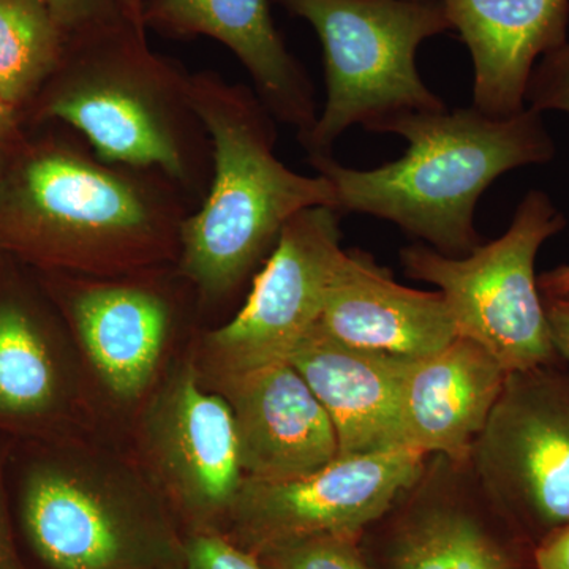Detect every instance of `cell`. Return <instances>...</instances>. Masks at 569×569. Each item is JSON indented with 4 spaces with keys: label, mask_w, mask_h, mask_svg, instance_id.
<instances>
[{
    "label": "cell",
    "mask_w": 569,
    "mask_h": 569,
    "mask_svg": "<svg viewBox=\"0 0 569 569\" xmlns=\"http://www.w3.org/2000/svg\"><path fill=\"white\" fill-rule=\"evenodd\" d=\"M197 208L167 176L104 162L69 127L22 137L0 174V253L39 272L134 274L178 263Z\"/></svg>",
    "instance_id": "6da1fadb"
},
{
    "label": "cell",
    "mask_w": 569,
    "mask_h": 569,
    "mask_svg": "<svg viewBox=\"0 0 569 569\" xmlns=\"http://www.w3.org/2000/svg\"><path fill=\"white\" fill-rule=\"evenodd\" d=\"M6 478L26 569H182L186 533L118 438H13Z\"/></svg>",
    "instance_id": "7a4b0ae2"
},
{
    "label": "cell",
    "mask_w": 569,
    "mask_h": 569,
    "mask_svg": "<svg viewBox=\"0 0 569 569\" xmlns=\"http://www.w3.org/2000/svg\"><path fill=\"white\" fill-rule=\"evenodd\" d=\"M194 112L211 141L208 192L182 224L178 271L192 284L203 328L222 316L268 260L284 224L310 208H332L325 176L290 170L276 156V119L253 89L213 71L189 77Z\"/></svg>",
    "instance_id": "3957f363"
},
{
    "label": "cell",
    "mask_w": 569,
    "mask_h": 569,
    "mask_svg": "<svg viewBox=\"0 0 569 569\" xmlns=\"http://www.w3.org/2000/svg\"><path fill=\"white\" fill-rule=\"evenodd\" d=\"M378 133L406 138V156L356 170L332 153H309L310 167L335 186L336 211L388 220L456 258L482 244L475 208L490 183L508 171L549 163L557 152L541 112L529 107L508 118L475 107L411 112Z\"/></svg>",
    "instance_id": "277c9868"
},
{
    "label": "cell",
    "mask_w": 569,
    "mask_h": 569,
    "mask_svg": "<svg viewBox=\"0 0 569 569\" xmlns=\"http://www.w3.org/2000/svg\"><path fill=\"white\" fill-rule=\"evenodd\" d=\"M189 77L123 21L69 39L61 66L29 108L33 121L80 134L104 162L159 171L200 204L212 153Z\"/></svg>",
    "instance_id": "5b68a950"
},
{
    "label": "cell",
    "mask_w": 569,
    "mask_h": 569,
    "mask_svg": "<svg viewBox=\"0 0 569 569\" xmlns=\"http://www.w3.org/2000/svg\"><path fill=\"white\" fill-rule=\"evenodd\" d=\"M36 272L73 337L103 432L122 441L203 328L192 284L176 264L104 279Z\"/></svg>",
    "instance_id": "8992f818"
},
{
    "label": "cell",
    "mask_w": 569,
    "mask_h": 569,
    "mask_svg": "<svg viewBox=\"0 0 569 569\" xmlns=\"http://www.w3.org/2000/svg\"><path fill=\"white\" fill-rule=\"evenodd\" d=\"M316 29L323 47L326 100L301 141L307 153H332L350 127L380 132L411 112L447 103L419 77L422 41L451 31L438 0H279Z\"/></svg>",
    "instance_id": "52a82bcc"
},
{
    "label": "cell",
    "mask_w": 569,
    "mask_h": 569,
    "mask_svg": "<svg viewBox=\"0 0 569 569\" xmlns=\"http://www.w3.org/2000/svg\"><path fill=\"white\" fill-rule=\"evenodd\" d=\"M565 227L549 194L533 189L496 241L460 258L415 244L400 250V261L408 277L443 295L458 337L485 348L505 372H520L560 358L535 263L542 244Z\"/></svg>",
    "instance_id": "ba28073f"
},
{
    "label": "cell",
    "mask_w": 569,
    "mask_h": 569,
    "mask_svg": "<svg viewBox=\"0 0 569 569\" xmlns=\"http://www.w3.org/2000/svg\"><path fill=\"white\" fill-rule=\"evenodd\" d=\"M122 441L186 537L224 533L246 477L230 408L204 387L193 347L138 411Z\"/></svg>",
    "instance_id": "9c48e42d"
},
{
    "label": "cell",
    "mask_w": 569,
    "mask_h": 569,
    "mask_svg": "<svg viewBox=\"0 0 569 569\" xmlns=\"http://www.w3.org/2000/svg\"><path fill=\"white\" fill-rule=\"evenodd\" d=\"M490 500L537 549L569 526V365L508 373L470 452Z\"/></svg>",
    "instance_id": "30bf717a"
},
{
    "label": "cell",
    "mask_w": 569,
    "mask_h": 569,
    "mask_svg": "<svg viewBox=\"0 0 569 569\" xmlns=\"http://www.w3.org/2000/svg\"><path fill=\"white\" fill-rule=\"evenodd\" d=\"M340 213L310 208L284 224L279 241L254 274L244 305L193 342L201 381L288 361L320 320L343 249Z\"/></svg>",
    "instance_id": "8fae6325"
},
{
    "label": "cell",
    "mask_w": 569,
    "mask_h": 569,
    "mask_svg": "<svg viewBox=\"0 0 569 569\" xmlns=\"http://www.w3.org/2000/svg\"><path fill=\"white\" fill-rule=\"evenodd\" d=\"M103 432L66 320L39 274L0 253V433L56 440Z\"/></svg>",
    "instance_id": "7c38bea8"
},
{
    "label": "cell",
    "mask_w": 569,
    "mask_h": 569,
    "mask_svg": "<svg viewBox=\"0 0 569 569\" xmlns=\"http://www.w3.org/2000/svg\"><path fill=\"white\" fill-rule=\"evenodd\" d=\"M370 569H520L533 549L482 488L470 459L429 456L359 539Z\"/></svg>",
    "instance_id": "4fadbf2b"
},
{
    "label": "cell",
    "mask_w": 569,
    "mask_h": 569,
    "mask_svg": "<svg viewBox=\"0 0 569 569\" xmlns=\"http://www.w3.org/2000/svg\"><path fill=\"white\" fill-rule=\"evenodd\" d=\"M410 448L337 458L293 479H244L223 537L254 557L321 535L362 533L413 485L426 459Z\"/></svg>",
    "instance_id": "5bb4252c"
},
{
    "label": "cell",
    "mask_w": 569,
    "mask_h": 569,
    "mask_svg": "<svg viewBox=\"0 0 569 569\" xmlns=\"http://www.w3.org/2000/svg\"><path fill=\"white\" fill-rule=\"evenodd\" d=\"M203 385L230 408L246 478L305 477L339 458L331 418L290 362H271Z\"/></svg>",
    "instance_id": "9a60e30c"
},
{
    "label": "cell",
    "mask_w": 569,
    "mask_h": 569,
    "mask_svg": "<svg viewBox=\"0 0 569 569\" xmlns=\"http://www.w3.org/2000/svg\"><path fill=\"white\" fill-rule=\"evenodd\" d=\"M142 26L176 37L204 36L233 51L253 91L299 142L318 119L313 86L284 47L269 0H142Z\"/></svg>",
    "instance_id": "2e32d148"
},
{
    "label": "cell",
    "mask_w": 569,
    "mask_h": 569,
    "mask_svg": "<svg viewBox=\"0 0 569 569\" xmlns=\"http://www.w3.org/2000/svg\"><path fill=\"white\" fill-rule=\"evenodd\" d=\"M318 328L350 347L425 358L458 337L440 291L397 283L372 254L343 250Z\"/></svg>",
    "instance_id": "e0dca14e"
},
{
    "label": "cell",
    "mask_w": 569,
    "mask_h": 569,
    "mask_svg": "<svg viewBox=\"0 0 569 569\" xmlns=\"http://www.w3.org/2000/svg\"><path fill=\"white\" fill-rule=\"evenodd\" d=\"M411 359L350 347L313 326L288 362L331 418L339 458L403 447L400 392Z\"/></svg>",
    "instance_id": "ac0fdd59"
},
{
    "label": "cell",
    "mask_w": 569,
    "mask_h": 569,
    "mask_svg": "<svg viewBox=\"0 0 569 569\" xmlns=\"http://www.w3.org/2000/svg\"><path fill=\"white\" fill-rule=\"evenodd\" d=\"M473 59V107L493 118L526 108L531 71L568 43L569 0H438Z\"/></svg>",
    "instance_id": "d6986e66"
},
{
    "label": "cell",
    "mask_w": 569,
    "mask_h": 569,
    "mask_svg": "<svg viewBox=\"0 0 569 569\" xmlns=\"http://www.w3.org/2000/svg\"><path fill=\"white\" fill-rule=\"evenodd\" d=\"M507 376L485 348L463 337L411 359L400 392L403 447L425 456L470 459Z\"/></svg>",
    "instance_id": "ffe728a7"
},
{
    "label": "cell",
    "mask_w": 569,
    "mask_h": 569,
    "mask_svg": "<svg viewBox=\"0 0 569 569\" xmlns=\"http://www.w3.org/2000/svg\"><path fill=\"white\" fill-rule=\"evenodd\" d=\"M67 43L43 0H0V92L22 119L61 66Z\"/></svg>",
    "instance_id": "44dd1931"
},
{
    "label": "cell",
    "mask_w": 569,
    "mask_h": 569,
    "mask_svg": "<svg viewBox=\"0 0 569 569\" xmlns=\"http://www.w3.org/2000/svg\"><path fill=\"white\" fill-rule=\"evenodd\" d=\"M359 539L321 535L268 550L258 559L266 569H370Z\"/></svg>",
    "instance_id": "7402d4cb"
},
{
    "label": "cell",
    "mask_w": 569,
    "mask_h": 569,
    "mask_svg": "<svg viewBox=\"0 0 569 569\" xmlns=\"http://www.w3.org/2000/svg\"><path fill=\"white\" fill-rule=\"evenodd\" d=\"M526 107L541 114L560 111L569 116V43L546 54L531 71Z\"/></svg>",
    "instance_id": "603a6c76"
},
{
    "label": "cell",
    "mask_w": 569,
    "mask_h": 569,
    "mask_svg": "<svg viewBox=\"0 0 569 569\" xmlns=\"http://www.w3.org/2000/svg\"><path fill=\"white\" fill-rule=\"evenodd\" d=\"M69 39L127 21L121 0H43ZM129 22V21H127Z\"/></svg>",
    "instance_id": "cb8c5ba5"
},
{
    "label": "cell",
    "mask_w": 569,
    "mask_h": 569,
    "mask_svg": "<svg viewBox=\"0 0 569 569\" xmlns=\"http://www.w3.org/2000/svg\"><path fill=\"white\" fill-rule=\"evenodd\" d=\"M182 569H266L258 557L223 535H189Z\"/></svg>",
    "instance_id": "d4e9b609"
},
{
    "label": "cell",
    "mask_w": 569,
    "mask_h": 569,
    "mask_svg": "<svg viewBox=\"0 0 569 569\" xmlns=\"http://www.w3.org/2000/svg\"><path fill=\"white\" fill-rule=\"evenodd\" d=\"M13 437L0 433V569H26L14 538L13 522L7 492V459Z\"/></svg>",
    "instance_id": "484cf974"
},
{
    "label": "cell",
    "mask_w": 569,
    "mask_h": 569,
    "mask_svg": "<svg viewBox=\"0 0 569 569\" xmlns=\"http://www.w3.org/2000/svg\"><path fill=\"white\" fill-rule=\"evenodd\" d=\"M545 306L553 347L557 355L569 365V295L546 298Z\"/></svg>",
    "instance_id": "4316f807"
},
{
    "label": "cell",
    "mask_w": 569,
    "mask_h": 569,
    "mask_svg": "<svg viewBox=\"0 0 569 569\" xmlns=\"http://www.w3.org/2000/svg\"><path fill=\"white\" fill-rule=\"evenodd\" d=\"M535 569H569V526L533 550Z\"/></svg>",
    "instance_id": "83f0119b"
},
{
    "label": "cell",
    "mask_w": 569,
    "mask_h": 569,
    "mask_svg": "<svg viewBox=\"0 0 569 569\" xmlns=\"http://www.w3.org/2000/svg\"><path fill=\"white\" fill-rule=\"evenodd\" d=\"M22 138V118L20 112L0 92V142L13 146Z\"/></svg>",
    "instance_id": "f1b7e54d"
},
{
    "label": "cell",
    "mask_w": 569,
    "mask_h": 569,
    "mask_svg": "<svg viewBox=\"0 0 569 569\" xmlns=\"http://www.w3.org/2000/svg\"><path fill=\"white\" fill-rule=\"evenodd\" d=\"M542 298H559L569 295V263L557 266L538 277Z\"/></svg>",
    "instance_id": "f546056e"
},
{
    "label": "cell",
    "mask_w": 569,
    "mask_h": 569,
    "mask_svg": "<svg viewBox=\"0 0 569 569\" xmlns=\"http://www.w3.org/2000/svg\"><path fill=\"white\" fill-rule=\"evenodd\" d=\"M123 18L130 22V24L134 26V28L140 29V31L146 32L144 26H142L141 10H142V0H121Z\"/></svg>",
    "instance_id": "4dcf8cb0"
},
{
    "label": "cell",
    "mask_w": 569,
    "mask_h": 569,
    "mask_svg": "<svg viewBox=\"0 0 569 569\" xmlns=\"http://www.w3.org/2000/svg\"><path fill=\"white\" fill-rule=\"evenodd\" d=\"M10 148L11 146L0 142V174H2L3 168L9 162Z\"/></svg>",
    "instance_id": "1f68e13d"
}]
</instances>
